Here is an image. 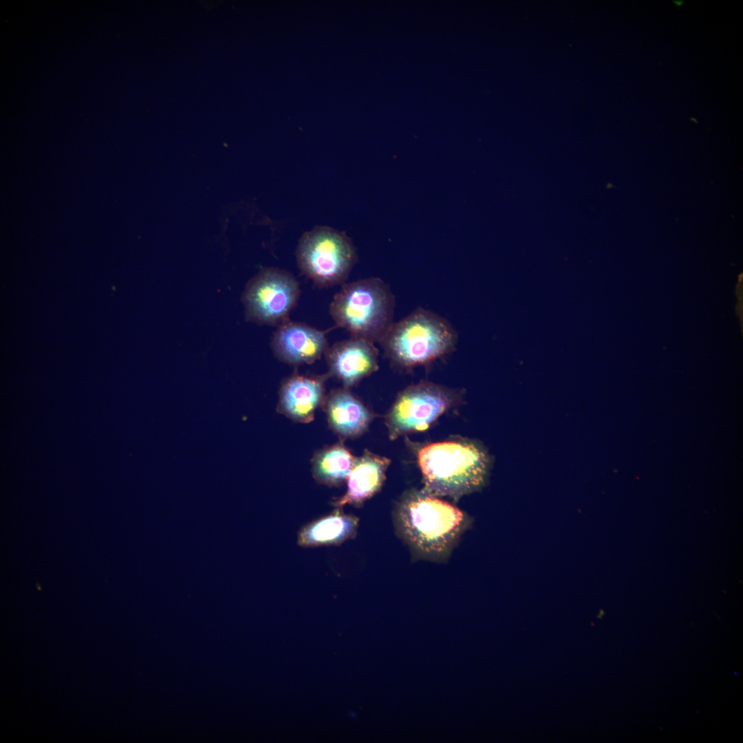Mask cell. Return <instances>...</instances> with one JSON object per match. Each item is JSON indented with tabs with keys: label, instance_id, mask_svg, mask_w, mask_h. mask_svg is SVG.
<instances>
[{
	"label": "cell",
	"instance_id": "obj_3",
	"mask_svg": "<svg viewBox=\"0 0 743 743\" xmlns=\"http://www.w3.org/2000/svg\"><path fill=\"white\" fill-rule=\"evenodd\" d=\"M457 341V333L448 320L418 308L394 322L380 344L394 367L409 369L447 355Z\"/></svg>",
	"mask_w": 743,
	"mask_h": 743
},
{
	"label": "cell",
	"instance_id": "obj_9",
	"mask_svg": "<svg viewBox=\"0 0 743 743\" xmlns=\"http://www.w3.org/2000/svg\"><path fill=\"white\" fill-rule=\"evenodd\" d=\"M328 347L324 332L290 320L277 326L271 340L276 358L292 366L314 363Z\"/></svg>",
	"mask_w": 743,
	"mask_h": 743
},
{
	"label": "cell",
	"instance_id": "obj_5",
	"mask_svg": "<svg viewBox=\"0 0 743 743\" xmlns=\"http://www.w3.org/2000/svg\"><path fill=\"white\" fill-rule=\"evenodd\" d=\"M296 259L301 273L317 286L325 288L343 285L358 257L345 233L317 226L300 238Z\"/></svg>",
	"mask_w": 743,
	"mask_h": 743
},
{
	"label": "cell",
	"instance_id": "obj_12",
	"mask_svg": "<svg viewBox=\"0 0 743 743\" xmlns=\"http://www.w3.org/2000/svg\"><path fill=\"white\" fill-rule=\"evenodd\" d=\"M390 460L365 450L355 458L346 480L347 489L331 504L335 508L346 505L360 506L376 495L382 488Z\"/></svg>",
	"mask_w": 743,
	"mask_h": 743
},
{
	"label": "cell",
	"instance_id": "obj_8",
	"mask_svg": "<svg viewBox=\"0 0 743 743\" xmlns=\"http://www.w3.org/2000/svg\"><path fill=\"white\" fill-rule=\"evenodd\" d=\"M330 377L338 380L343 387L351 389L378 369V350L374 343L359 338L334 343L325 353Z\"/></svg>",
	"mask_w": 743,
	"mask_h": 743
},
{
	"label": "cell",
	"instance_id": "obj_7",
	"mask_svg": "<svg viewBox=\"0 0 743 743\" xmlns=\"http://www.w3.org/2000/svg\"><path fill=\"white\" fill-rule=\"evenodd\" d=\"M457 400L451 389L430 382H421L402 390L385 417L389 437L424 431Z\"/></svg>",
	"mask_w": 743,
	"mask_h": 743
},
{
	"label": "cell",
	"instance_id": "obj_13",
	"mask_svg": "<svg viewBox=\"0 0 743 743\" xmlns=\"http://www.w3.org/2000/svg\"><path fill=\"white\" fill-rule=\"evenodd\" d=\"M358 525L356 516L336 508L302 526L297 534V543L304 548L339 545L356 536Z\"/></svg>",
	"mask_w": 743,
	"mask_h": 743
},
{
	"label": "cell",
	"instance_id": "obj_1",
	"mask_svg": "<svg viewBox=\"0 0 743 743\" xmlns=\"http://www.w3.org/2000/svg\"><path fill=\"white\" fill-rule=\"evenodd\" d=\"M396 535L416 560L446 562L472 518L454 504L425 490H410L392 510Z\"/></svg>",
	"mask_w": 743,
	"mask_h": 743
},
{
	"label": "cell",
	"instance_id": "obj_6",
	"mask_svg": "<svg viewBox=\"0 0 743 743\" xmlns=\"http://www.w3.org/2000/svg\"><path fill=\"white\" fill-rule=\"evenodd\" d=\"M300 292L292 274L277 268H264L248 281L243 293L246 318L258 324L278 326L290 320Z\"/></svg>",
	"mask_w": 743,
	"mask_h": 743
},
{
	"label": "cell",
	"instance_id": "obj_10",
	"mask_svg": "<svg viewBox=\"0 0 743 743\" xmlns=\"http://www.w3.org/2000/svg\"><path fill=\"white\" fill-rule=\"evenodd\" d=\"M330 377L327 373L305 375L296 372L286 378L279 390L277 411L296 422H312L324 401L325 383Z\"/></svg>",
	"mask_w": 743,
	"mask_h": 743
},
{
	"label": "cell",
	"instance_id": "obj_11",
	"mask_svg": "<svg viewBox=\"0 0 743 743\" xmlns=\"http://www.w3.org/2000/svg\"><path fill=\"white\" fill-rule=\"evenodd\" d=\"M321 408L329 428L341 441L363 435L374 418L372 412L350 389L343 387L327 394Z\"/></svg>",
	"mask_w": 743,
	"mask_h": 743
},
{
	"label": "cell",
	"instance_id": "obj_4",
	"mask_svg": "<svg viewBox=\"0 0 743 743\" xmlns=\"http://www.w3.org/2000/svg\"><path fill=\"white\" fill-rule=\"evenodd\" d=\"M395 297L381 279L344 283L330 305L336 326L352 337L380 343L394 323Z\"/></svg>",
	"mask_w": 743,
	"mask_h": 743
},
{
	"label": "cell",
	"instance_id": "obj_14",
	"mask_svg": "<svg viewBox=\"0 0 743 743\" xmlns=\"http://www.w3.org/2000/svg\"><path fill=\"white\" fill-rule=\"evenodd\" d=\"M355 458L343 441L325 446L312 457V477L319 484L339 487L346 482Z\"/></svg>",
	"mask_w": 743,
	"mask_h": 743
},
{
	"label": "cell",
	"instance_id": "obj_2",
	"mask_svg": "<svg viewBox=\"0 0 743 743\" xmlns=\"http://www.w3.org/2000/svg\"><path fill=\"white\" fill-rule=\"evenodd\" d=\"M424 490L435 496L457 499L481 489L488 480L491 461L484 447L468 439L429 444L418 453Z\"/></svg>",
	"mask_w": 743,
	"mask_h": 743
}]
</instances>
